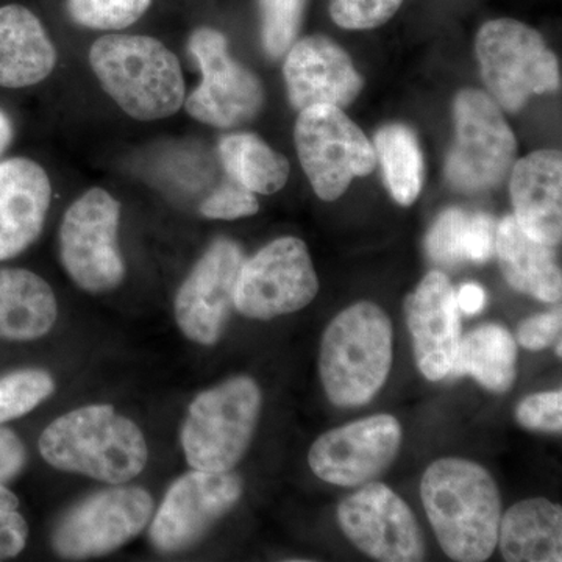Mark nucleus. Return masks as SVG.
Instances as JSON below:
<instances>
[{
    "label": "nucleus",
    "instance_id": "nucleus-1",
    "mask_svg": "<svg viewBox=\"0 0 562 562\" xmlns=\"http://www.w3.org/2000/svg\"><path fill=\"white\" fill-rule=\"evenodd\" d=\"M420 497L447 557L482 562L494 553L501 530L502 498L486 469L462 458H442L424 473Z\"/></svg>",
    "mask_w": 562,
    "mask_h": 562
},
{
    "label": "nucleus",
    "instance_id": "nucleus-2",
    "mask_svg": "<svg viewBox=\"0 0 562 562\" xmlns=\"http://www.w3.org/2000/svg\"><path fill=\"white\" fill-rule=\"evenodd\" d=\"M40 452L58 471L110 484L136 479L149 460L138 425L110 405L83 406L52 422L41 435Z\"/></svg>",
    "mask_w": 562,
    "mask_h": 562
},
{
    "label": "nucleus",
    "instance_id": "nucleus-3",
    "mask_svg": "<svg viewBox=\"0 0 562 562\" xmlns=\"http://www.w3.org/2000/svg\"><path fill=\"white\" fill-rule=\"evenodd\" d=\"M90 65L103 91L136 121L171 117L184 103L179 58L160 40L105 35L90 49Z\"/></svg>",
    "mask_w": 562,
    "mask_h": 562
},
{
    "label": "nucleus",
    "instance_id": "nucleus-4",
    "mask_svg": "<svg viewBox=\"0 0 562 562\" xmlns=\"http://www.w3.org/2000/svg\"><path fill=\"white\" fill-rule=\"evenodd\" d=\"M392 364V325L371 302L339 313L321 344L322 384L336 406H361L382 390Z\"/></svg>",
    "mask_w": 562,
    "mask_h": 562
},
{
    "label": "nucleus",
    "instance_id": "nucleus-5",
    "mask_svg": "<svg viewBox=\"0 0 562 562\" xmlns=\"http://www.w3.org/2000/svg\"><path fill=\"white\" fill-rule=\"evenodd\" d=\"M260 409L261 391L249 376L202 392L181 430L188 464L195 471L231 472L249 449Z\"/></svg>",
    "mask_w": 562,
    "mask_h": 562
},
{
    "label": "nucleus",
    "instance_id": "nucleus-6",
    "mask_svg": "<svg viewBox=\"0 0 562 562\" xmlns=\"http://www.w3.org/2000/svg\"><path fill=\"white\" fill-rule=\"evenodd\" d=\"M476 57L484 85L502 109L517 111L531 95L560 90L557 55L541 33L524 22L501 18L483 24Z\"/></svg>",
    "mask_w": 562,
    "mask_h": 562
},
{
    "label": "nucleus",
    "instance_id": "nucleus-7",
    "mask_svg": "<svg viewBox=\"0 0 562 562\" xmlns=\"http://www.w3.org/2000/svg\"><path fill=\"white\" fill-rule=\"evenodd\" d=\"M294 138L303 171L322 201H336L355 177L369 176L375 169L371 140L338 106L302 110Z\"/></svg>",
    "mask_w": 562,
    "mask_h": 562
},
{
    "label": "nucleus",
    "instance_id": "nucleus-8",
    "mask_svg": "<svg viewBox=\"0 0 562 562\" xmlns=\"http://www.w3.org/2000/svg\"><path fill=\"white\" fill-rule=\"evenodd\" d=\"M457 139L446 176L454 190L480 192L497 187L516 162L517 140L501 106L486 92L464 90L454 101Z\"/></svg>",
    "mask_w": 562,
    "mask_h": 562
},
{
    "label": "nucleus",
    "instance_id": "nucleus-9",
    "mask_svg": "<svg viewBox=\"0 0 562 562\" xmlns=\"http://www.w3.org/2000/svg\"><path fill=\"white\" fill-rule=\"evenodd\" d=\"M121 203L102 188H91L63 217V268L81 290L103 294L116 290L125 277L117 233Z\"/></svg>",
    "mask_w": 562,
    "mask_h": 562
},
{
    "label": "nucleus",
    "instance_id": "nucleus-10",
    "mask_svg": "<svg viewBox=\"0 0 562 562\" xmlns=\"http://www.w3.org/2000/svg\"><path fill=\"white\" fill-rule=\"evenodd\" d=\"M188 49L202 70L201 85L184 99L191 117L211 127L233 128L260 114L265 105L261 80L232 57L227 38L220 31L198 29Z\"/></svg>",
    "mask_w": 562,
    "mask_h": 562
},
{
    "label": "nucleus",
    "instance_id": "nucleus-11",
    "mask_svg": "<svg viewBox=\"0 0 562 562\" xmlns=\"http://www.w3.org/2000/svg\"><path fill=\"white\" fill-rule=\"evenodd\" d=\"M319 292V280L305 243L276 239L243 262L235 308L251 319H273L301 312Z\"/></svg>",
    "mask_w": 562,
    "mask_h": 562
},
{
    "label": "nucleus",
    "instance_id": "nucleus-12",
    "mask_svg": "<svg viewBox=\"0 0 562 562\" xmlns=\"http://www.w3.org/2000/svg\"><path fill=\"white\" fill-rule=\"evenodd\" d=\"M154 501L136 486L113 487L91 495L66 514L54 532V547L69 560L114 552L149 524Z\"/></svg>",
    "mask_w": 562,
    "mask_h": 562
},
{
    "label": "nucleus",
    "instance_id": "nucleus-13",
    "mask_svg": "<svg viewBox=\"0 0 562 562\" xmlns=\"http://www.w3.org/2000/svg\"><path fill=\"white\" fill-rule=\"evenodd\" d=\"M338 522L344 535L373 560H424L425 543L416 517L386 484H362L339 505Z\"/></svg>",
    "mask_w": 562,
    "mask_h": 562
},
{
    "label": "nucleus",
    "instance_id": "nucleus-14",
    "mask_svg": "<svg viewBox=\"0 0 562 562\" xmlns=\"http://www.w3.org/2000/svg\"><path fill=\"white\" fill-rule=\"evenodd\" d=\"M401 446L398 420L390 414H376L324 432L310 449V468L336 486H362L390 468Z\"/></svg>",
    "mask_w": 562,
    "mask_h": 562
},
{
    "label": "nucleus",
    "instance_id": "nucleus-15",
    "mask_svg": "<svg viewBox=\"0 0 562 562\" xmlns=\"http://www.w3.org/2000/svg\"><path fill=\"white\" fill-rule=\"evenodd\" d=\"M241 495L243 482L236 473L188 472L169 487L151 524V542L165 553L190 549Z\"/></svg>",
    "mask_w": 562,
    "mask_h": 562
},
{
    "label": "nucleus",
    "instance_id": "nucleus-16",
    "mask_svg": "<svg viewBox=\"0 0 562 562\" xmlns=\"http://www.w3.org/2000/svg\"><path fill=\"white\" fill-rule=\"evenodd\" d=\"M244 262L243 250L231 239H217L203 254L176 295V319L191 341H220L232 310Z\"/></svg>",
    "mask_w": 562,
    "mask_h": 562
},
{
    "label": "nucleus",
    "instance_id": "nucleus-17",
    "mask_svg": "<svg viewBox=\"0 0 562 562\" xmlns=\"http://www.w3.org/2000/svg\"><path fill=\"white\" fill-rule=\"evenodd\" d=\"M286 54L284 81L295 110L316 105L344 109L360 94V74L347 52L327 36H306L292 44Z\"/></svg>",
    "mask_w": 562,
    "mask_h": 562
},
{
    "label": "nucleus",
    "instance_id": "nucleus-18",
    "mask_svg": "<svg viewBox=\"0 0 562 562\" xmlns=\"http://www.w3.org/2000/svg\"><path fill=\"white\" fill-rule=\"evenodd\" d=\"M446 273L431 271L406 299L417 368L430 382L449 376L461 339L460 314Z\"/></svg>",
    "mask_w": 562,
    "mask_h": 562
},
{
    "label": "nucleus",
    "instance_id": "nucleus-19",
    "mask_svg": "<svg viewBox=\"0 0 562 562\" xmlns=\"http://www.w3.org/2000/svg\"><path fill=\"white\" fill-rule=\"evenodd\" d=\"M50 199L49 176L38 162L22 157L0 162V261L38 239Z\"/></svg>",
    "mask_w": 562,
    "mask_h": 562
},
{
    "label": "nucleus",
    "instance_id": "nucleus-20",
    "mask_svg": "<svg viewBox=\"0 0 562 562\" xmlns=\"http://www.w3.org/2000/svg\"><path fill=\"white\" fill-rule=\"evenodd\" d=\"M562 158L538 150L514 162L512 198L517 224L536 241L558 246L562 238Z\"/></svg>",
    "mask_w": 562,
    "mask_h": 562
},
{
    "label": "nucleus",
    "instance_id": "nucleus-21",
    "mask_svg": "<svg viewBox=\"0 0 562 562\" xmlns=\"http://www.w3.org/2000/svg\"><path fill=\"white\" fill-rule=\"evenodd\" d=\"M55 65L57 49L38 16L18 3L0 7V87H33Z\"/></svg>",
    "mask_w": 562,
    "mask_h": 562
},
{
    "label": "nucleus",
    "instance_id": "nucleus-22",
    "mask_svg": "<svg viewBox=\"0 0 562 562\" xmlns=\"http://www.w3.org/2000/svg\"><path fill=\"white\" fill-rule=\"evenodd\" d=\"M495 250L503 277L514 290L542 302L561 301V269L553 247L530 238L519 227L516 217L506 216L498 225Z\"/></svg>",
    "mask_w": 562,
    "mask_h": 562
},
{
    "label": "nucleus",
    "instance_id": "nucleus-23",
    "mask_svg": "<svg viewBox=\"0 0 562 562\" xmlns=\"http://www.w3.org/2000/svg\"><path fill=\"white\" fill-rule=\"evenodd\" d=\"M57 316L46 280L25 269H0V339L35 341L54 328Z\"/></svg>",
    "mask_w": 562,
    "mask_h": 562
},
{
    "label": "nucleus",
    "instance_id": "nucleus-24",
    "mask_svg": "<svg viewBox=\"0 0 562 562\" xmlns=\"http://www.w3.org/2000/svg\"><path fill=\"white\" fill-rule=\"evenodd\" d=\"M498 543L509 562L562 561V509L547 498L514 505L501 520Z\"/></svg>",
    "mask_w": 562,
    "mask_h": 562
},
{
    "label": "nucleus",
    "instance_id": "nucleus-25",
    "mask_svg": "<svg viewBox=\"0 0 562 562\" xmlns=\"http://www.w3.org/2000/svg\"><path fill=\"white\" fill-rule=\"evenodd\" d=\"M517 373V346L501 325H483L460 339L449 375H472L492 392L513 386Z\"/></svg>",
    "mask_w": 562,
    "mask_h": 562
},
{
    "label": "nucleus",
    "instance_id": "nucleus-26",
    "mask_svg": "<svg viewBox=\"0 0 562 562\" xmlns=\"http://www.w3.org/2000/svg\"><path fill=\"white\" fill-rule=\"evenodd\" d=\"M225 171L255 194H276L290 179L286 157L254 133H233L220 143Z\"/></svg>",
    "mask_w": 562,
    "mask_h": 562
},
{
    "label": "nucleus",
    "instance_id": "nucleus-27",
    "mask_svg": "<svg viewBox=\"0 0 562 562\" xmlns=\"http://www.w3.org/2000/svg\"><path fill=\"white\" fill-rule=\"evenodd\" d=\"M373 149L382 162L394 201L402 206L413 205L424 183V158L412 128L401 124L386 125L376 133Z\"/></svg>",
    "mask_w": 562,
    "mask_h": 562
},
{
    "label": "nucleus",
    "instance_id": "nucleus-28",
    "mask_svg": "<svg viewBox=\"0 0 562 562\" xmlns=\"http://www.w3.org/2000/svg\"><path fill=\"white\" fill-rule=\"evenodd\" d=\"M151 0H68L70 20L92 31L131 27L149 10Z\"/></svg>",
    "mask_w": 562,
    "mask_h": 562
},
{
    "label": "nucleus",
    "instance_id": "nucleus-29",
    "mask_svg": "<svg viewBox=\"0 0 562 562\" xmlns=\"http://www.w3.org/2000/svg\"><path fill=\"white\" fill-rule=\"evenodd\" d=\"M306 2L308 0H258L262 47L269 57H283L297 40Z\"/></svg>",
    "mask_w": 562,
    "mask_h": 562
},
{
    "label": "nucleus",
    "instance_id": "nucleus-30",
    "mask_svg": "<svg viewBox=\"0 0 562 562\" xmlns=\"http://www.w3.org/2000/svg\"><path fill=\"white\" fill-rule=\"evenodd\" d=\"M55 391L54 379L44 371H18L0 379V424L33 412Z\"/></svg>",
    "mask_w": 562,
    "mask_h": 562
},
{
    "label": "nucleus",
    "instance_id": "nucleus-31",
    "mask_svg": "<svg viewBox=\"0 0 562 562\" xmlns=\"http://www.w3.org/2000/svg\"><path fill=\"white\" fill-rule=\"evenodd\" d=\"M471 214L458 209L443 211L432 225L427 238V250L431 260L442 266H457L468 260V224Z\"/></svg>",
    "mask_w": 562,
    "mask_h": 562
},
{
    "label": "nucleus",
    "instance_id": "nucleus-32",
    "mask_svg": "<svg viewBox=\"0 0 562 562\" xmlns=\"http://www.w3.org/2000/svg\"><path fill=\"white\" fill-rule=\"evenodd\" d=\"M403 0H330V16L346 31H372L401 10Z\"/></svg>",
    "mask_w": 562,
    "mask_h": 562
},
{
    "label": "nucleus",
    "instance_id": "nucleus-33",
    "mask_svg": "<svg viewBox=\"0 0 562 562\" xmlns=\"http://www.w3.org/2000/svg\"><path fill=\"white\" fill-rule=\"evenodd\" d=\"M258 210L260 205L255 198V192L247 190L233 179L217 188L201 205L202 216L222 221L254 216Z\"/></svg>",
    "mask_w": 562,
    "mask_h": 562
},
{
    "label": "nucleus",
    "instance_id": "nucleus-34",
    "mask_svg": "<svg viewBox=\"0 0 562 562\" xmlns=\"http://www.w3.org/2000/svg\"><path fill=\"white\" fill-rule=\"evenodd\" d=\"M517 420L528 430L560 432L562 428V392L530 395L517 406Z\"/></svg>",
    "mask_w": 562,
    "mask_h": 562
},
{
    "label": "nucleus",
    "instance_id": "nucleus-35",
    "mask_svg": "<svg viewBox=\"0 0 562 562\" xmlns=\"http://www.w3.org/2000/svg\"><path fill=\"white\" fill-rule=\"evenodd\" d=\"M18 506L16 495L0 484V561L18 557L27 543L29 525Z\"/></svg>",
    "mask_w": 562,
    "mask_h": 562
},
{
    "label": "nucleus",
    "instance_id": "nucleus-36",
    "mask_svg": "<svg viewBox=\"0 0 562 562\" xmlns=\"http://www.w3.org/2000/svg\"><path fill=\"white\" fill-rule=\"evenodd\" d=\"M561 308L538 314L524 322L519 328V342L525 349L542 350L561 338Z\"/></svg>",
    "mask_w": 562,
    "mask_h": 562
},
{
    "label": "nucleus",
    "instance_id": "nucleus-37",
    "mask_svg": "<svg viewBox=\"0 0 562 562\" xmlns=\"http://www.w3.org/2000/svg\"><path fill=\"white\" fill-rule=\"evenodd\" d=\"M495 250V224L490 214H471L468 224V260L483 262L490 260Z\"/></svg>",
    "mask_w": 562,
    "mask_h": 562
},
{
    "label": "nucleus",
    "instance_id": "nucleus-38",
    "mask_svg": "<svg viewBox=\"0 0 562 562\" xmlns=\"http://www.w3.org/2000/svg\"><path fill=\"white\" fill-rule=\"evenodd\" d=\"M27 460L24 443L16 432L0 428V484L13 479L24 468Z\"/></svg>",
    "mask_w": 562,
    "mask_h": 562
},
{
    "label": "nucleus",
    "instance_id": "nucleus-39",
    "mask_svg": "<svg viewBox=\"0 0 562 562\" xmlns=\"http://www.w3.org/2000/svg\"><path fill=\"white\" fill-rule=\"evenodd\" d=\"M454 297H457L458 308L465 314H479L486 303V294H484L483 288L476 283L462 284L460 290L454 292Z\"/></svg>",
    "mask_w": 562,
    "mask_h": 562
},
{
    "label": "nucleus",
    "instance_id": "nucleus-40",
    "mask_svg": "<svg viewBox=\"0 0 562 562\" xmlns=\"http://www.w3.org/2000/svg\"><path fill=\"white\" fill-rule=\"evenodd\" d=\"M11 139H13V125L9 116L0 111V155L10 146Z\"/></svg>",
    "mask_w": 562,
    "mask_h": 562
}]
</instances>
